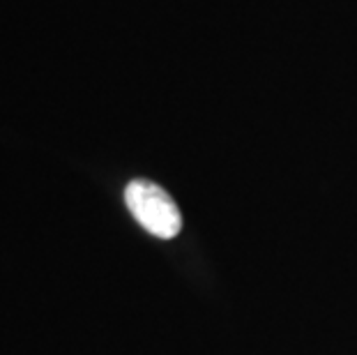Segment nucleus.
<instances>
[{
  "mask_svg": "<svg viewBox=\"0 0 357 355\" xmlns=\"http://www.w3.org/2000/svg\"><path fill=\"white\" fill-rule=\"evenodd\" d=\"M125 203L136 222L157 238L171 240L182 229V215L176 201L150 180H132L125 190Z\"/></svg>",
  "mask_w": 357,
  "mask_h": 355,
  "instance_id": "nucleus-1",
  "label": "nucleus"
}]
</instances>
